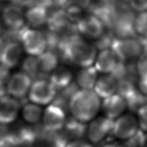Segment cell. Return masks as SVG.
I'll list each match as a JSON object with an SVG mask.
<instances>
[{"label": "cell", "instance_id": "6da1fadb", "mask_svg": "<svg viewBox=\"0 0 147 147\" xmlns=\"http://www.w3.org/2000/svg\"><path fill=\"white\" fill-rule=\"evenodd\" d=\"M95 45L88 43L79 34L70 36L59 48L63 59L81 68L93 66L98 52Z\"/></svg>", "mask_w": 147, "mask_h": 147}, {"label": "cell", "instance_id": "7a4b0ae2", "mask_svg": "<svg viewBox=\"0 0 147 147\" xmlns=\"http://www.w3.org/2000/svg\"><path fill=\"white\" fill-rule=\"evenodd\" d=\"M100 98L94 90L79 89L70 99L69 109L74 118L86 123L92 120L100 109Z\"/></svg>", "mask_w": 147, "mask_h": 147}, {"label": "cell", "instance_id": "3957f363", "mask_svg": "<svg viewBox=\"0 0 147 147\" xmlns=\"http://www.w3.org/2000/svg\"><path fill=\"white\" fill-rule=\"evenodd\" d=\"M20 42L23 49L31 56L38 57L48 49L45 34L26 26L21 31Z\"/></svg>", "mask_w": 147, "mask_h": 147}, {"label": "cell", "instance_id": "277c9868", "mask_svg": "<svg viewBox=\"0 0 147 147\" xmlns=\"http://www.w3.org/2000/svg\"><path fill=\"white\" fill-rule=\"evenodd\" d=\"M114 51L120 60L126 62L138 59L143 52V41L139 38H115L111 45Z\"/></svg>", "mask_w": 147, "mask_h": 147}, {"label": "cell", "instance_id": "5b68a950", "mask_svg": "<svg viewBox=\"0 0 147 147\" xmlns=\"http://www.w3.org/2000/svg\"><path fill=\"white\" fill-rule=\"evenodd\" d=\"M57 90L47 78L36 79L32 81L27 98L29 101L39 105L52 103L57 95Z\"/></svg>", "mask_w": 147, "mask_h": 147}, {"label": "cell", "instance_id": "8992f818", "mask_svg": "<svg viewBox=\"0 0 147 147\" xmlns=\"http://www.w3.org/2000/svg\"><path fill=\"white\" fill-rule=\"evenodd\" d=\"M136 15L126 8L117 9L110 30L115 38H128L135 37L134 20Z\"/></svg>", "mask_w": 147, "mask_h": 147}, {"label": "cell", "instance_id": "52a82bcc", "mask_svg": "<svg viewBox=\"0 0 147 147\" xmlns=\"http://www.w3.org/2000/svg\"><path fill=\"white\" fill-rule=\"evenodd\" d=\"M32 79L24 72H18L10 76L5 85L7 94L20 101H24L28 96Z\"/></svg>", "mask_w": 147, "mask_h": 147}, {"label": "cell", "instance_id": "ba28073f", "mask_svg": "<svg viewBox=\"0 0 147 147\" xmlns=\"http://www.w3.org/2000/svg\"><path fill=\"white\" fill-rule=\"evenodd\" d=\"M75 27L79 34L96 40L106 30V27L101 21L92 14L84 15L76 23Z\"/></svg>", "mask_w": 147, "mask_h": 147}, {"label": "cell", "instance_id": "9c48e42d", "mask_svg": "<svg viewBox=\"0 0 147 147\" xmlns=\"http://www.w3.org/2000/svg\"><path fill=\"white\" fill-rule=\"evenodd\" d=\"M66 121L65 110L56 105L51 103L43 111V127L51 132H59L63 128Z\"/></svg>", "mask_w": 147, "mask_h": 147}, {"label": "cell", "instance_id": "30bf717a", "mask_svg": "<svg viewBox=\"0 0 147 147\" xmlns=\"http://www.w3.org/2000/svg\"><path fill=\"white\" fill-rule=\"evenodd\" d=\"M138 119L131 114L122 115L114 120L112 134L121 140H128L139 130Z\"/></svg>", "mask_w": 147, "mask_h": 147}, {"label": "cell", "instance_id": "8fae6325", "mask_svg": "<svg viewBox=\"0 0 147 147\" xmlns=\"http://www.w3.org/2000/svg\"><path fill=\"white\" fill-rule=\"evenodd\" d=\"M114 120L109 117H100L91 122L88 128V136L91 141L98 143L107 136L112 134Z\"/></svg>", "mask_w": 147, "mask_h": 147}, {"label": "cell", "instance_id": "7c38bea8", "mask_svg": "<svg viewBox=\"0 0 147 147\" xmlns=\"http://www.w3.org/2000/svg\"><path fill=\"white\" fill-rule=\"evenodd\" d=\"M20 101L8 94L0 98V124H11L16 120L21 111Z\"/></svg>", "mask_w": 147, "mask_h": 147}, {"label": "cell", "instance_id": "4fadbf2b", "mask_svg": "<svg viewBox=\"0 0 147 147\" xmlns=\"http://www.w3.org/2000/svg\"><path fill=\"white\" fill-rule=\"evenodd\" d=\"M121 61L112 49L101 50L98 53L94 67L98 72L110 74L116 69Z\"/></svg>", "mask_w": 147, "mask_h": 147}, {"label": "cell", "instance_id": "5bb4252c", "mask_svg": "<svg viewBox=\"0 0 147 147\" xmlns=\"http://www.w3.org/2000/svg\"><path fill=\"white\" fill-rule=\"evenodd\" d=\"M23 47L18 41L8 43L0 47V63L9 69L17 66L23 53Z\"/></svg>", "mask_w": 147, "mask_h": 147}, {"label": "cell", "instance_id": "9a60e30c", "mask_svg": "<svg viewBox=\"0 0 147 147\" xmlns=\"http://www.w3.org/2000/svg\"><path fill=\"white\" fill-rule=\"evenodd\" d=\"M2 18L9 29L19 30L26 26L22 8L12 4L7 5L2 10Z\"/></svg>", "mask_w": 147, "mask_h": 147}, {"label": "cell", "instance_id": "2e32d148", "mask_svg": "<svg viewBox=\"0 0 147 147\" xmlns=\"http://www.w3.org/2000/svg\"><path fill=\"white\" fill-rule=\"evenodd\" d=\"M102 108L107 117L115 120L122 115L127 106L125 99L115 93L104 99Z\"/></svg>", "mask_w": 147, "mask_h": 147}, {"label": "cell", "instance_id": "e0dca14e", "mask_svg": "<svg viewBox=\"0 0 147 147\" xmlns=\"http://www.w3.org/2000/svg\"><path fill=\"white\" fill-rule=\"evenodd\" d=\"M24 14L26 24L36 29L47 25L49 15L48 9L36 5L28 7Z\"/></svg>", "mask_w": 147, "mask_h": 147}, {"label": "cell", "instance_id": "ac0fdd59", "mask_svg": "<svg viewBox=\"0 0 147 147\" xmlns=\"http://www.w3.org/2000/svg\"><path fill=\"white\" fill-rule=\"evenodd\" d=\"M36 57L40 78H45L44 76L51 74L58 67L59 56L53 51L47 50Z\"/></svg>", "mask_w": 147, "mask_h": 147}, {"label": "cell", "instance_id": "d6986e66", "mask_svg": "<svg viewBox=\"0 0 147 147\" xmlns=\"http://www.w3.org/2000/svg\"><path fill=\"white\" fill-rule=\"evenodd\" d=\"M117 80L111 74H105L97 80L93 90L100 98L105 99L116 93Z\"/></svg>", "mask_w": 147, "mask_h": 147}, {"label": "cell", "instance_id": "ffe728a7", "mask_svg": "<svg viewBox=\"0 0 147 147\" xmlns=\"http://www.w3.org/2000/svg\"><path fill=\"white\" fill-rule=\"evenodd\" d=\"M98 71L93 66L82 68L78 72L76 85L80 89L93 90L98 80Z\"/></svg>", "mask_w": 147, "mask_h": 147}, {"label": "cell", "instance_id": "44dd1931", "mask_svg": "<svg viewBox=\"0 0 147 147\" xmlns=\"http://www.w3.org/2000/svg\"><path fill=\"white\" fill-rule=\"evenodd\" d=\"M72 74L70 70L65 67H57L51 74L49 80L56 89H63L72 83Z\"/></svg>", "mask_w": 147, "mask_h": 147}, {"label": "cell", "instance_id": "7402d4cb", "mask_svg": "<svg viewBox=\"0 0 147 147\" xmlns=\"http://www.w3.org/2000/svg\"><path fill=\"white\" fill-rule=\"evenodd\" d=\"M21 111L23 119L31 125L38 123L43 117V110L41 107L30 101L23 103Z\"/></svg>", "mask_w": 147, "mask_h": 147}, {"label": "cell", "instance_id": "603a6c76", "mask_svg": "<svg viewBox=\"0 0 147 147\" xmlns=\"http://www.w3.org/2000/svg\"><path fill=\"white\" fill-rule=\"evenodd\" d=\"M63 128L66 135L65 138L67 139V137H69L75 140L78 139L79 140L85 134L86 130V123L81 122L72 117L67 119Z\"/></svg>", "mask_w": 147, "mask_h": 147}, {"label": "cell", "instance_id": "cb8c5ba5", "mask_svg": "<svg viewBox=\"0 0 147 147\" xmlns=\"http://www.w3.org/2000/svg\"><path fill=\"white\" fill-rule=\"evenodd\" d=\"M136 36L143 40H147V11L138 13L134 20Z\"/></svg>", "mask_w": 147, "mask_h": 147}, {"label": "cell", "instance_id": "d4e9b609", "mask_svg": "<svg viewBox=\"0 0 147 147\" xmlns=\"http://www.w3.org/2000/svg\"><path fill=\"white\" fill-rule=\"evenodd\" d=\"M138 91L134 82L127 79H123L117 81L116 94H119L125 100L132 96L136 92Z\"/></svg>", "mask_w": 147, "mask_h": 147}, {"label": "cell", "instance_id": "484cf974", "mask_svg": "<svg viewBox=\"0 0 147 147\" xmlns=\"http://www.w3.org/2000/svg\"><path fill=\"white\" fill-rule=\"evenodd\" d=\"M125 101L128 108L132 111L138 112L139 110L147 105V96L141 94L138 90Z\"/></svg>", "mask_w": 147, "mask_h": 147}, {"label": "cell", "instance_id": "4316f807", "mask_svg": "<svg viewBox=\"0 0 147 147\" xmlns=\"http://www.w3.org/2000/svg\"><path fill=\"white\" fill-rule=\"evenodd\" d=\"M22 68L23 72L27 74L32 79L34 78L36 80V79L40 78L36 57L28 56L23 62Z\"/></svg>", "mask_w": 147, "mask_h": 147}, {"label": "cell", "instance_id": "83f0119b", "mask_svg": "<svg viewBox=\"0 0 147 147\" xmlns=\"http://www.w3.org/2000/svg\"><path fill=\"white\" fill-rule=\"evenodd\" d=\"M136 67L139 76H147V48L144 49L143 52L138 58Z\"/></svg>", "mask_w": 147, "mask_h": 147}, {"label": "cell", "instance_id": "f1b7e54d", "mask_svg": "<svg viewBox=\"0 0 147 147\" xmlns=\"http://www.w3.org/2000/svg\"><path fill=\"white\" fill-rule=\"evenodd\" d=\"M145 132L139 129L137 132L128 140H126L124 146L123 147H141Z\"/></svg>", "mask_w": 147, "mask_h": 147}, {"label": "cell", "instance_id": "f546056e", "mask_svg": "<svg viewBox=\"0 0 147 147\" xmlns=\"http://www.w3.org/2000/svg\"><path fill=\"white\" fill-rule=\"evenodd\" d=\"M130 9L138 13L147 11V0H127Z\"/></svg>", "mask_w": 147, "mask_h": 147}, {"label": "cell", "instance_id": "4dcf8cb0", "mask_svg": "<svg viewBox=\"0 0 147 147\" xmlns=\"http://www.w3.org/2000/svg\"><path fill=\"white\" fill-rule=\"evenodd\" d=\"M138 124L141 130L147 133V105L138 111Z\"/></svg>", "mask_w": 147, "mask_h": 147}, {"label": "cell", "instance_id": "1f68e13d", "mask_svg": "<svg viewBox=\"0 0 147 147\" xmlns=\"http://www.w3.org/2000/svg\"><path fill=\"white\" fill-rule=\"evenodd\" d=\"M10 69L0 63V86H5L10 78Z\"/></svg>", "mask_w": 147, "mask_h": 147}, {"label": "cell", "instance_id": "d6a6232c", "mask_svg": "<svg viewBox=\"0 0 147 147\" xmlns=\"http://www.w3.org/2000/svg\"><path fill=\"white\" fill-rule=\"evenodd\" d=\"M91 4V0H68L66 4L65 5V6L63 8L67 6V5H73L80 7L83 10H85L86 9H89V7H90Z\"/></svg>", "mask_w": 147, "mask_h": 147}, {"label": "cell", "instance_id": "836d02e7", "mask_svg": "<svg viewBox=\"0 0 147 147\" xmlns=\"http://www.w3.org/2000/svg\"><path fill=\"white\" fill-rule=\"evenodd\" d=\"M138 90L141 94L147 96V76H140Z\"/></svg>", "mask_w": 147, "mask_h": 147}, {"label": "cell", "instance_id": "e575fe53", "mask_svg": "<svg viewBox=\"0 0 147 147\" xmlns=\"http://www.w3.org/2000/svg\"><path fill=\"white\" fill-rule=\"evenodd\" d=\"M10 4L21 8L29 7L34 4L35 0H9Z\"/></svg>", "mask_w": 147, "mask_h": 147}, {"label": "cell", "instance_id": "d590c367", "mask_svg": "<svg viewBox=\"0 0 147 147\" xmlns=\"http://www.w3.org/2000/svg\"><path fill=\"white\" fill-rule=\"evenodd\" d=\"M65 147H92L90 143L81 140H74L68 142Z\"/></svg>", "mask_w": 147, "mask_h": 147}, {"label": "cell", "instance_id": "8d00e7d4", "mask_svg": "<svg viewBox=\"0 0 147 147\" xmlns=\"http://www.w3.org/2000/svg\"><path fill=\"white\" fill-rule=\"evenodd\" d=\"M8 130L6 125L0 124V141L8 134Z\"/></svg>", "mask_w": 147, "mask_h": 147}, {"label": "cell", "instance_id": "74e56055", "mask_svg": "<svg viewBox=\"0 0 147 147\" xmlns=\"http://www.w3.org/2000/svg\"><path fill=\"white\" fill-rule=\"evenodd\" d=\"M67 1L68 0H54V3L63 8L65 6V5L66 4Z\"/></svg>", "mask_w": 147, "mask_h": 147}, {"label": "cell", "instance_id": "f35d334b", "mask_svg": "<svg viewBox=\"0 0 147 147\" xmlns=\"http://www.w3.org/2000/svg\"><path fill=\"white\" fill-rule=\"evenodd\" d=\"M141 147H147V133L146 132H145V134H144Z\"/></svg>", "mask_w": 147, "mask_h": 147}, {"label": "cell", "instance_id": "ab89813d", "mask_svg": "<svg viewBox=\"0 0 147 147\" xmlns=\"http://www.w3.org/2000/svg\"><path fill=\"white\" fill-rule=\"evenodd\" d=\"M7 94L6 89H5V86H0V98H1L5 95Z\"/></svg>", "mask_w": 147, "mask_h": 147}, {"label": "cell", "instance_id": "60d3db41", "mask_svg": "<svg viewBox=\"0 0 147 147\" xmlns=\"http://www.w3.org/2000/svg\"><path fill=\"white\" fill-rule=\"evenodd\" d=\"M103 147H123V146H121L118 145H115V144L109 143V144H107V145H105Z\"/></svg>", "mask_w": 147, "mask_h": 147}, {"label": "cell", "instance_id": "b9f144b4", "mask_svg": "<svg viewBox=\"0 0 147 147\" xmlns=\"http://www.w3.org/2000/svg\"><path fill=\"white\" fill-rule=\"evenodd\" d=\"M1 33H2V27H1V22H0V35H1Z\"/></svg>", "mask_w": 147, "mask_h": 147}, {"label": "cell", "instance_id": "7bdbcfd3", "mask_svg": "<svg viewBox=\"0 0 147 147\" xmlns=\"http://www.w3.org/2000/svg\"><path fill=\"white\" fill-rule=\"evenodd\" d=\"M3 1V0H0V2H1V1Z\"/></svg>", "mask_w": 147, "mask_h": 147}]
</instances>
